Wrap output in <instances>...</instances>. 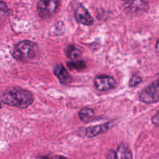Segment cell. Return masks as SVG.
Here are the masks:
<instances>
[{
	"instance_id": "cell-1",
	"label": "cell",
	"mask_w": 159,
	"mask_h": 159,
	"mask_svg": "<svg viewBox=\"0 0 159 159\" xmlns=\"http://www.w3.org/2000/svg\"><path fill=\"white\" fill-rule=\"evenodd\" d=\"M33 94L27 90L13 88L5 91L0 96V101L10 106L20 108H26L34 102Z\"/></svg>"
},
{
	"instance_id": "cell-2",
	"label": "cell",
	"mask_w": 159,
	"mask_h": 159,
	"mask_svg": "<svg viewBox=\"0 0 159 159\" xmlns=\"http://www.w3.org/2000/svg\"><path fill=\"white\" fill-rule=\"evenodd\" d=\"M39 49L36 43L31 41H21L16 44L12 52V56L16 60L28 62L36 59Z\"/></svg>"
},
{
	"instance_id": "cell-3",
	"label": "cell",
	"mask_w": 159,
	"mask_h": 159,
	"mask_svg": "<svg viewBox=\"0 0 159 159\" xmlns=\"http://www.w3.org/2000/svg\"><path fill=\"white\" fill-rule=\"evenodd\" d=\"M139 100L148 105L159 102V78L140 91Z\"/></svg>"
},
{
	"instance_id": "cell-4",
	"label": "cell",
	"mask_w": 159,
	"mask_h": 159,
	"mask_svg": "<svg viewBox=\"0 0 159 159\" xmlns=\"http://www.w3.org/2000/svg\"><path fill=\"white\" fill-rule=\"evenodd\" d=\"M61 0H39L37 4V12L42 19L52 17L57 11Z\"/></svg>"
},
{
	"instance_id": "cell-5",
	"label": "cell",
	"mask_w": 159,
	"mask_h": 159,
	"mask_svg": "<svg viewBox=\"0 0 159 159\" xmlns=\"http://www.w3.org/2000/svg\"><path fill=\"white\" fill-rule=\"evenodd\" d=\"M125 10L129 13L140 14L148 11L149 4L146 0H123Z\"/></svg>"
},
{
	"instance_id": "cell-6",
	"label": "cell",
	"mask_w": 159,
	"mask_h": 159,
	"mask_svg": "<svg viewBox=\"0 0 159 159\" xmlns=\"http://www.w3.org/2000/svg\"><path fill=\"white\" fill-rule=\"evenodd\" d=\"M96 89L99 91H108L116 88V82L115 79L108 75H98L94 80Z\"/></svg>"
},
{
	"instance_id": "cell-7",
	"label": "cell",
	"mask_w": 159,
	"mask_h": 159,
	"mask_svg": "<svg viewBox=\"0 0 159 159\" xmlns=\"http://www.w3.org/2000/svg\"><path fill=\"white\" fill-rule=\"evenodd\" d=\"M75 18L79 24L91 26L94 24V19L88 10L82 4H79L75 10Z\"/></svg>"
},
{
	"instance_id": "cell-8",
	"label": "cell",
	"mask_w": 159,
	"mask_h": 159,
	"mask_svg": "<svg viewBox=\"0 0 159 159\" xmlns=\"http://www.w3.org/2000/svg\"><path fill=\"white\" fill-rule=\"evenodd\" d=\"M109 123H103L100 125H94V126L86 127L84 129H80V133L86 137H94L100 134L107 132L109 129Z\"/></svg>"
},
{
	"instance_id": "cell-9",
	"label": "cell",
	"mask_w": 159,
	"mask_h": 159,
	"mask_svg": "<svg viewBox=\"0 0 159 159\" xmlns=\"http://www.w3.org/2000/svg\"><path fill=\"white\" fill-rule=\"evenodd\" d=\"M54 74L59 79V82L63 85H69L72 82V76L69 73L66 69L62 65L56 66L54 68Z\"/></svg>"
},
{
	"instance_id": "cell-10",
	"label": "cell",
	"mask_w": 159,
	"mask_h": 159,
	"mask_svg": "<svg viewBox=\"0 0 159 159\" xmlns=\"http://www.w3.org/2000/svg\"><path fill=\"white\" fill-rule=\"evenodd\" d=\"M115 159H133L132 151L126 143L123 142L118 146Z\"/></svg>"
},
{
	"instance_id": "cell-11",
	"label": "cell",
	"mask_w": 159,
	"mask_h": 159,
	"mask_svg": "<svg viewBox=\"0 0 159 159\" xmlns=\"http://www.w3.org/2000/svg\"><path fill=\"white\" fill-rule=\"evenodd\" d=\"M81 51L73 45H69L66 49V55L71 60H76L81 56Z\"/></svg>"
},
{
	"instance_id": "cell-12",
	"label": "cell",
	"mask_w": 159,
	"mask_h": 159,
	"mask_svg": "<svg viewBox=\"0 0 159 159\" xmlns=\"http://www.w3.org/2000/svg\"><path fill=\"white\" fill-rule=\"evenodd\" d=\"M78 115L81 121L89 122L94 117V111L91 108H84L80 110Z\"/></svg>"
},
{
	"instance_id": "cell-13",
	"label": "cell",
	"mask_w": 159,
	"mask_h": 159,
	"mask_svg": "<svg viewBox=\"0 0 159 159\" xmlns=\"http://www.w3.org/2000/svg\"><path fill=\"white\" fill-rule=\"evenodd\" d=\"M69 68L71 70H82L87 67L86 63L84 61L77 60V61H72L67 63Z\"/></svg>"
},
{
	"instance_id": "cell-14",
	"label": "cell",
	"mask_w": 159,
	"mask_h": 159,
	"mask_svg": "<svg viewBox=\"0 0 159 159\" xmlns=\"http://www.w3.org/2000/svg\"><path fill=\"white\" fill-rule=\"evenodd\" d=\"M142 81V78L140 77L138 75H134L131 77L130 80L129 82V87H135L137 85H138L139 84L141 83Z\"/></svg>"
},
{
	"instance_id": "cell-15",
	"label": "cell",
	"mask_w": 159,
	"mask_h": 159,
	"mask_svg": "<svg viewBox=\"0 0 159 159\" xmlns=\"http://www.w3.org/2000/svg\"><path fill=\"white\" fill-rule=\"evenodd\" d=\"M151 122H152V123L154 126L159 127V111L151 118Z\"/></svg>"
},
{
	"instance_id": "cell-16",
	"label": "cell",
	"mask_w": 159,
	"mask_h": 159,
	"mask_svg": "<svg viewBox=\"0 0 159 159\" xmlns=\"http://www.w3.org/2000/svg\"><path fill=\"white\" fill-rule=\"evenodd\" d=\"M8 11V7H7V3L2 0H0V13H7Z\"/></svg>"
},
{
	"instance_id": "cell-17",
	"label": "cell",
	"mask_w": 159,
	"mask_h": 159,
	"mask_svg": "<svg viewBox=\"0 0 159 159\" xmlns=\"http://www.w3.org/2000/svg\"><path fill=\"white\" fill-rule=\"evenodd\" d=\"M115 155H116V151L114 150H110L107 154L106 159H115Z\"/></svg>"
},
{
	"instance_id": "cell-18",
	"label": "cell",
	"mask_w": 159,
	"mask_h": 159,
	"mask_svg": "<svg viewBox=\"0 0 159 159\" xmlns=\"http://www.w3.org/2000/svg\"><path fill=\"white\" fill-rule=\"evenodd\" d=\"M155 49H156V51L159 53V39L157 40V42H156V44H155Z\"/></svg>"
},
{
	"instance_id": "cell-19",
	"label": "cell",
	"mask_w": 159,
	"mask_h": 159,
	"mask_svg": "<svg viewBox=\"0 0 159 159\" xmlns=\"http://www.w3.org/2000/svg\"><path fill=\"white\" fill-rule=\"evenodd\" d=\"M37 159H52L48 157H45V156H39L37 157Z\"/></svg>"
},
{
	"instance_id": "cell-20",
	"label": "cell",
	"mask_w": 159,
	"mask_h": 159,
	"mask_svg": "<svg viewBox=\"0 0 159 159\" xmlns=\"http://www.w3.org/2000/svg\"><path fill=\"white\" fill-rule=\"evenodd\" d=\"M58 159H67V158L66 157H63V156H59V157H58Z\"/></svg>"
},
{
	"instance_id": "cell-21",
	"label": "cell",
	"mask_w": 159,
	"mask_h": 159,
	"mask_svg": "<svg viewBox=\"0 0 159 159\" xmlns=\"http://www.w3.org/2000/svg\"><path fill=\"white\" fill-rule=\"evenodd\" d=\"M2 108V104H1V102H0V108Z\"/></svg>"
}]
</instances>
